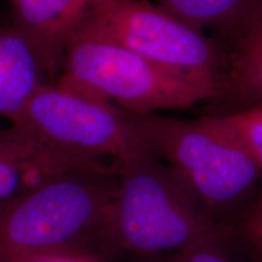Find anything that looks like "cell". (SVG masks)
<instances>
[{"label":"cell","mask_w":262,"mask_h":262,"mask_svg":"<svg viewBox=\"0 0 262 262\" xmlns=\"http://www.w3.org/2000/svg\"><path fill=\"white\" fill-rule=\"evenodd\" d=\"M137 120L148 148L171 166L215 219L247 201L262 178L253 153L217 114L196 120L137 114Z\"/></svg>","instance_id":"cell-5"},{"label":"cell","mask_w":262,"mask_h":262,"mask_svg":"<svg viewBox=\"0 0 262 262\" xmlns=\"http://www.w3.org/2000/svg\"><path fill=\"white\" fill-rule=\"evenodd\" d=\"M47 83L44 68L27 38L12 25H0V116L11 122Z\"/></svg>","instance_id":"cell-8"},{"label":"cell","mask_w":262,"mask_h":262,"mask_svg":"<svg viewBox=\"0 0 262 262\" xmlns=\"http://www.w3.org/2000/svg\"><path fill=\"white\" fill-rule=\"evenodd\" d=\"M110 0H11L12 26L27 38L47 74L56 83L72 39Z\"/></svg>","instance_id":"cell-7"},{"label":"cell","mask_w":262,"mask_h":262,"mask_svg":"<svg viewBox=\"0 0 262 262\" xmlns=\"http://www.w3.org/2000/svg\"><path fill=\"white\" fill-rule=\"evenodd\" d=\"M215 101L227 106L222 113L262 103V10L229 52L227 75Z\"/></svg>","instance_id":"cell-10"},{"label":"cell","mask_w":262,"mask_h":262,"mask_svg":"<svg viewBox=\"0 0 262 262\" xmlns=\"http://www.w3.org/2000/svg\"><path fill=\"white\" fill-rule=\"evenodd\" d=\"M217 116L243 141L262 169V103L248 110Z\"/></svg>","instance_id":"cell-12"},{"label":"cell","mask_w":262,"mask_h":262,"mask_svg":"<svg viewBox=\"0 0 262 262\" xmlns=\"http://www.w3.org/2000/svg\"><path fill=\"white\" fill-rule=\"evenodd\" d=\"M243 232L251 247L262 254V199L245 219Z\"/></svg>","instance_id":"cell-14"},{"label":"cell","mask_w":262,"mask_h":262,"mask_svg":"<svg viewBox=\"0 0 262 262\" xmlns=\"http://www.w3.org/2000/svg\"><path fill=\"white\" fill-rule=\"evenodd\" d=\"M219 241H206L175 253L169 262H231L219 248Z\"/></svg>","instance_id":"cell-13"},{"label":"cell","mask_w":262,"mask_h":262,"mask_svg":"<svg viewBox=\"0 0 262 262\" xmlns=\"http://www.w3.org/2000/svg\"><path fill=\"white\" fill-rule=\"evenodd\" d=\"M45 179L47 173L31 150L10 130L0 131V205Z\"/></svg>","instance_id":"cell-11"},{"label":"cell","mask_w":262,"mask_h":262,"mask_svg":"<svg viewBox=\"0 0 262 262\" xmlns=\"http://www.w3.org/2000/svg\"><path fill=\"white\" fill-rule=\"evenodd\" d=\"M220 237L210 211L146 143L123 160L107 242L134 254L157 255Z\"/></svg>","instance_id":"cell-3"},{"label":"cell","mask_w":262,"mask_h":262,"mask_svg":"<svg viewBox=\"0 0 262 262\" xmlns=\"http://www.w3.org/2000/svg\"><path fill=\"white\" fill-rule=\"evenodd\" d=\"M10 133L54 175L79 170L119 172L145 143L133 114L57 84H42L11 120Z\"/></svg>","instance_id":"cell-2"},{"label":"cell","mask_w":262,"mask_h":262,"mask_svg":"<svg viewBox=\"0 0 262 262\" xmlns=\"http://www.w3.org/2000/svg\"><path fill=\"white\" fill-rule=\"evenodd\" d=\"M79 33L122 45L220 93L228 72L229 51L219 39L147 0H110Z\"/></svg>","instance_id":"cell-6"},{"label":"cell","mask_w":262,"mask_h":262,"mask_svg":"<svg viewBox=\"0 0 262 262\" xmlns=\"http://www.w3.org/2000/svg\"><path fill=\"white\" fill-rule=\"evenodd\" d=\"M158 4L201 31L215 33L229 52L262 10V0H158Z\"/></svg>","instance_id":"cell-9"},{"label":"cell","mask_w":262,"mask_h":262,"mask_svg":"<svg viewBox=\"0 0 262 262\" xmlns=\"http://www.w3.org/2000/svg\"><path fill=\"white\" fill-rule=\"evenodd\" d=\"M117 173H58L0 205V262H29L70 253H95L107 241Z\"/></svg>","instance_id":"cell-1"},{"label":"cell","mask_w":262,"mask_h":262,"mask_svg":"<svg viewBox=\"0 0 262 262\" xmlns=\"http://www.w3.org/2000/svg\"><path fill=\"white\" fill-rule=\"evenodd\" d=\"M55 84L139 116L187 110L220 94L210 84L89 33H78L68 44Z\"/></svg>","instance_id":"cell-4"},{"label":"cell","mask_w":262,"mask_h":262,"mask_svg":"<svg viewBox=\"0 0 262 262\" xmlns=\"http://www.w3.org/2000/svg\"><path fill=\"white\" fill-rule=\"evenodd\" d=\"M29 262H104L96 253H70L40 257Z\"/></svg>","instance_id":"cell-15"}]
</instances>
